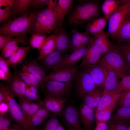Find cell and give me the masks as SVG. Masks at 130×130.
<instances>
[{
	"label": "cell",
	"instance_id": "53",
	"mask_svg": "<svg viewBox=\"0 0 130 130\" xmlns=\"http://www.w3.org/2000/svg\"><path fill=\"white\" fill-rule=\"evenodd\" d=\"M107 123L102 122L96 123V125L94 130H107Z\"/></svg>",
	"mask_w": 130,
	"mask_h": 130
},
{
	"label": "cell",
	"instance_id": "14",
	"mask_svg": "<svg viewBox=\"0 0 130 130\" xmlns=\"http://www.w3.org/2000/svg\"><path fill=\"white\" fill-rule=\"evenodd\" d=\"M78 110L80 120L84 127L86 130H91L94 123V110L83 102Z\"/></svg>",
	"mask_w": 130,
	"mask_h": 130
},
{
	"label": "cell",
	"instance_id": "52",
	"mask_svg": "<svg viewBox=\"0 0 130 130\" xmlns=\"http://www.w3.org/2000/svg\"><path fill=\"white\" fill-rule=\"evenodd\" d=\"M12 77L0 69V79L7 81L9 82L11 80Z\"/></svg>",
	"mask_w": 130,
	"mask_h": 130
},
{
	"label": "cell",
	"instance_id": "58",
	"mask_svg": "<svg viewBox=\"0 0 130 130\" xmlns=\"http://www.w3.org/2000/svg\"><path fill=\"white\" fill-rule=\"evenodd\" d=\"M126 65L127 72L130 74V63L127 64Z\"/></svg>",
	"mask_w": 130,
	"mask_h": 130
},
{
	"label": "cell",
	"instance_id": "34",
	"mask_svg": "<svg viewBox=\"0 0 130 130\" xmlns=\"http://www.w3.org/2000/svg\"><path fill=\"white\" fill-rule=\"evenodd\" d=\"M31 0H15L12 10V18L21 15L28 10Z\"/></svg>",
	"mask_w": 130,
	"mask_h": 130
},
{
	"label": "cell",
	"instance_id": "42",
	"mask_svg": "<svg viewBox=\"0 0 130 130\" xmlns=\"http://www.w3.org/2000/svg\"><path fill=\"white\" fill-rule=\"evenodd\" d=\"M116 89L121 94L130 90V74L122 78Z\"/></svg>",
	"mask_w": 130,
	"mask_h": 130
},
{
	"label": "cell",
	"instance_id": "16",
	"mask_svg": "<svg viewBox=\"0 0 130 130\" xmlns=\"http://www.w3.org/2000/svg\"><path fill=\"white\" fill-rule=\"evenodd\" d=\"M106 33L103 30L92 37V42L96 49L103 55L109 52L114 45L110 42Z\"/></svg>",
	"mask_w": 130,
	"mask_h": 130
},
{
	"label": "cell",
	"instance_id": "54",
	"mask_svg": "<svg viewBox=\"0 0 130 130\" xmlns=\"http://www.w3.org/2000/svg\"><path fill=\"white\" fill-rule=\"evenodd\" d=\"M0 114H6L8 111V106L7 104L5 103L0 104Z\"/></svg>",
	"mask_w": 130,
	"mask_h": 130
},
{
	"label": "cell",
	"instance_id": "6",
	"mask_svg": "<svg viewBox=\"0 0 130 130\" xmlns=\"http://www.w3.org/2000/svg\"><path fill=\"white\" fill-rule=\"evenodd\" d=\"M14 97L11 92L7 97L6 102L12 119L24 130H34L30 120L24 115Z\"/></svg>",
	"mask_w": 130,
	"mask_h": 130
},
{
	"label": "cell",
	"instance_id": "3",
	"mask_svg": "<svg viewBox=\"0 0 130 130\" xmlns=\"http://www.w3.org/2000/svg\"><path fill=\"white\" fill-rule=\"evenodd\" d=\"M98 5L93 1L81 2L70 11L69 22L74 25H82L94 20L99 13Z\"/></svg>",
	"mask_w": 130,
	"mask_h": 130
},
{
	"label": "cell",
	"instance_id": "20",
	"mask_svg": "<svg viewBox=\"0 0 130 130\" xmlns=\"http://www.w3.org/2000/svg\"><path fill=\"white\" fill-rule=\"evenodd\" d=\"M102 55L97 50L92 41L88 46L87 52L78 67L80 68L87 67L98 64L102 58Z\"/></svg>",
	"mask_w": 130,
	"mask_h": 130
},
{
	"label": "cell",
	"instance_id": "10",
	"mask_svg": "<svg viewBox=\"0 0 130 130\" xmlns=\"http://www.w3.org/2000/svg\"><path fill=\"white\" fill-rule=\"evenodd\" d=\"M79 68L76 65L52 71L45 78V82L54 80L63 82H71Z\"/></svg>",
	"mask_w": 130,
	"mask_h": 130
},
{
	"label": "cell",
	"instance_id": "24",
	"mask_svg": "<svg viewBox=\"0 0 130 130\" xmlns=\"http://www.w3.org/2000/svg\"><path fill=\"white\" fill-rule=\"evenodd\" d=\"M121 94L115 90L103 95L95 110L100 111L106 109L117 102Z\"/></svg>",
	"mask_w": 130,
	"mask_h": 130
},
{
	"label": "cell",
	"instance_id": "61",
	"mask_svg": "<svg viewBox=\"0 0 130 130\" xmlns=\"http://www.w3.org/2000/svg\"><path fill=\"white\" fill-rule=\"evenodd\" d=\"M0 130H8V128H7L5 129Z\"/></svg>",
	"mask_w": 130,
	"mask_h": 130
},
{
	"label": "cell",
	"instance_id": "44",
	"mask_svg": "<svg viewBox=\"0 0 130 130\" xmlns=\"http://www.w3.org/2000/svg\"><path fill=\"white\" fill-rule=\"evenodd\" d=\"M10 91L8 86L0 84V104L6 103L7 97L10 93Z\"/></svg>",
	"mask_w": 130,
	"mask_h": 130
},
{
	"label": "cell",
	"instance_id": "1",
	"mask_svg": "<svg viewBox=\"0 0 130 130\" xmlns=\"http://www.w3.org/2000/svg\"><path fill=\"white\" fill-rule=\"evenodd\" d=\"M57 3V0H49L46 8L37 12L29 33L44 34L58 28L55 14Z\"/></svg>",
	"mask_w": 130,
	"mask_h": 130
},
{
	"label": "cell",
	"instance_id": "45",
	"mask_svg": "<svg viewBox=\"0 0 130 130\" xmlns=\"http://www.w3.org/2000/svg\"><path fill=\"white\" fill-rule=\"evenodd\" d=\"M49 0H31L29 8L32 9L42 8L47 6Z\"/></svg>",
	"mask_w": 130,
	"mask_h": 130
},
{
	"label": "cell",
	"instance_id": "27",
	"mask_svg": "<svg viewBox=\"0 0 130 130\" xmlns=\"http://www.w3.org/2000/svg\"><path fill=\"white\" fill-rule=\"evenodd\" d=\"M51 115L50 111L44 106H41L30 119L34 130H38V127L48 119Z\"/></svg>",
	"mask_w": 130,
	"mask_h": 130
},
{
	"label": "cell",
	"instance_id": "7",
	"mask_svg": "<svg viewBox=\"0 0 130 130\" xmlns=\"http://www.w3.org/2000/svg\"><path fill=\"white\" fill-rule=\"evenodd\" d=\"M130 0H125L108 20V36L115 39L116 34L127 14Z\"/></svg>",
	"mask_w": 130,
	"mask_h": 130
},
{
	"label": "cell",
	"instance_id": "40",
	"mask_svg": "<svg viewBox=\"0 0 130 130\" xmlns=\"http://www.w3.org/2000/svg\"><path fill=\"white\" fill-rule=\"evenodd\" d=\"M107 123V130H128V127L130 124V123L122 121H109Z\"/></svg>",
	"mask_w": 130,
	"mask_h": 130
},
{
	"label": "cell",
	"instance_id": "21",
	"mask_svg": "<svg viewBox=\"0 0 130 130\" xmlns=\"http://www.w3.org/2000/svg\"><path fill=\"white\" fill-rule=\"evenodd\" d=\"M55 36V50L64 52L70 49L71 40L63 28L61 27L54 31Z\"/></svg>",
	"mask_w": 130,
	"mask_h": 130
},
{
	"label": "cell",
	"instance_id": "59",
	"mask_svg": "<svg viewBox=\"0 0 130 130\" xmlns=\"http://www.w3.org/2000/svg\"><path fill=\"white\" fill-rule=\"evenodd\" d=\"M127 15L130 17V6L128 10Z\"/></svg>",
	"mask_w": 130,
	"mask_h": 130
},
{
	"label": "cell",
	"instance_id": "51",
	"mask_svg": "<svg viewBox=\"0 0 130 130\" xmlns=\"http://www.w3.org/2000/svg\"><path fill=\"white\" fill-rule=\"evenodd\" d=\"M12 37L7 36L0 35V50L1 51L6 44L11 40Z\"/></svg>",
	"mask_w": 130,
	"mask_h": 130
},
{
	"label": "cell",
	"instance_id": "35",
	"mask_svg": "<svg viewBox=\"0 0 130 130\" xmlns=\"http://www.w3.org/2000/svg\"><path fill=\"white\" fill-rule=\"evenodd\" d=\"M109 121H122L130 123V106L119 108L116 112L112 115Z\"/></svg>",
	"mask_w": 130,
	"mask_h": 130
},
{
	"label": "cell",
	"instance_id": "41",
	"mask_svg": "<svg viewBox=\"0 0 130 130\" xmlns=\"http://www.w3.org/2000/svg\"><path fill=\"white\" fill-rule=\"evenodd\" d=\"M117 103L119 108L130 106V90L121 93Z\"/></svg>",
	"mask_w": 130,
	"mask_h": 130
},
{
	"label": "cell",
	"instance_id": "47",
	"mask_svg": "<svg viewBox=\"0 0 130 130\" xmlns=\"http://www.w3.org/2000/svg\"><path fill=\"white\" fill-rule=\"evenodd\" d=\"M25 98L32 101L35 100L38 102H39L42 101L39 94H36L32 92L27 86Z\"/></svg>",
	"mask_w": 130,
	"mask_h": 130
},
{
	"label": "cell",
	"instance_id": "13",
	"mask_svg": "<svg viewBox=\"0 0 130 130\" xmlns=\"http://www.w3.org/2000/svg\"><path fill=\"white\" fill-rule=\"evenodd\" d=\"M87 68L96 86L103 89L107 74L106 67L98 63Z\"/></svg>",
	"mask_w": 130,
	"mask_h": 130
},
{
	"label": "cell",
	"instance_id": "11",
	"mask_svg": "<svg viewBox=\"0 0 130 130\" xmlns=\"http://www.w3.org/2000/svg\"><path fill=\"white\" fill-rule=\"evenodd\" d=\"M88 46L82 47L70 54L66 55L52 71L76 65L85 55Z\"/></svg>",
	"mask_w": 130,
	"mask_h": 130
},
{
	"label": "cell",
	"instance_id": "37",
	"mask_svg": "<svg viewBox=\"0 0 130 130\" xmlns=\"http://www.w3.org/2000/svg\"><path fill=\"white\" fill-rule=\"evenodd\" d=\"M48 37L45 34H32L29 40L30 46L39 51L45 42Z\"/></svg>",
	"mask_w": 130,
	"mask_h": 130
},
{
	"label": "cell",
	"instance_id": "32",
	"mask_svg": "<svg viewBox=\"0 0 130 130\" xmlns=\"http://www.w3.org/2000/svg\"><path fill=\"white\" fill-rule=\"evenodd\" d=\"M125 0H106L102 3L101 9L108 20L111 16L117 9Z\"/></svg>",
	"mask_w": 130,
	"mask_h": 130
},
{
	"label": "cell",
	"instance_id": "38",
	"mask_svg": "<svg viewBox=\"0 0 130 130\" xmlns=\"http://www.w3.org/2000/svg\"><path fill=\"white\" fill-rule=\"evenodd\" d=\"M58 115L53 113L46 122L41 130H56L60 122Z\"/></svg>",
	"mask_w": 130,
	"mask_h": 130
},
{
	"label": "cell",
	"instance_id": "29",
	"mask_svg": "<svg viewBox=\"0 0 130 130\" xmlns=\"http://www.w3.org/2000/svg\"><path fill=\"white\" fill-rule=\"evenodd\" d=\"M103 95V89L97 87L82 98L83 102L95 110Z\"/></svg>",
	"mask_w": 130,
	"mask_h": 130
},
{
	"label": "cell",
	"instance_id": "12",
	"mask_svg": "<svg viewBox=\"0 0 130 130\" xmlns=\"http://www.w3.org/2000/svg\"><path fill=\"white\" fill-rule=\"evenodd\" d=\"M71 33L70 50L72 53L82 47L88 46L92 41V37L85 32H82L74 29Z\"/></svg>",
	"mask_w": 130,
	"mask_h": 130
},
{
	"label": "cell",
	"instance_id": "19",
	"mask_svg": "<svg viewBox=\"0 0 130 130\" xmlns=\"http://www.w3.org/2000/svg\"><path fill=\"white\" fill-rule=\"evenodd\" d=\"M72 0H58L55 11L58 28L61 27L65 16L72 9Z\"/></svg>",
	"mask_w": 130,
	"mask_h": 130
},
{
	"label": "cell",
	"instance_id": "31",
	"mask_svg": "<svg viewBox=\"0 0 130 130\" xmlns=\"http://www.w3.org/2000/svg\"><path fill=\"white\" fill-rule=\"evenodd\" d=\"M64 52L54 50L44 57L42 60L45 65L52 71L66 56Z\"/></svg>",
	"mask_w": 130,
	"mask_h": 130
},
{
	"label": "cell",
	"instance_id": "36",
	"mask_svg": "<svg viewBox=\"0 0 130 130\" xmlns=\"http://www.w3.org/2000/svg\"><path fill=\"white\" fill-rule=\"evenodd\" d=\"M117 102L115 103L109 108L105 110L100 111L95 110V116L96 123L102 122L107 123L109 121Z\"/></svg>",
	"mask_w": 130,
	"mask_h": 130
},
{
	"label": "cell",
	"instance_id": "49",
	"mask_svg": "<svg viewBox=\"0 0 130 130\" xmlns=\"http://www.w3.org/2000/svg\"><path fill=\"white\" fill-rule=\"evenodd\" d=\"M0 69L9 75L11 76L8 65L5 61V60L0 56Z\"/></svg>",
	"mask_w": 130,
	"mask_h": 130
},
{
	"label": "cell",
	"instance_id": "56",
	"mask_svg": "<svg viewBox=\"0 0 130 130\" xmlns=\"http://www.w3.org/2000/svg\"><path fill=\"white\" fill-rule=\"evenodd\" d=\"M30 90L32 92L35 94H38V89L32 86H29L27 85Z\"/></svg>",
	"mask_w": 130,
	"mask_h": 130
},
{
	"label": "cell",
	"instance_id": "4",
	"mask_svg": "<svg viewBox=\"0 0 130 130\" xmlns=\"http://www.w3.org/2000/svg\"><path fill=\"white\" fill-rule=\"evenodd\" d=\"M99 64L109 65L119 78H123L127 72L125 62L117 45L103 55Z\"/></svg>",
	"mask_w": 130,
	"mask_h": 130
},
{
	"label": "cell",
	"instance_id": "2",
	"mask_svg": "<svg viewBox=\"0 0 130 130\" xmlns=\"http://www.w3.org/2000/svg\"><path fill=\"white\" fill-rule=\"evenodd\" d=\"M37 13L28 10L20 17L10 20L0 27V35L12 37L24 36L28 33Z\"/></svg>",
	"mask_w": 130,
	"mask_h": 130
},
{
	"label": "cell",
	"instance_id": "55",
	"mask_svg": "<svg viewBox=\"0 0 130 130\" xmlns=\"http://www.w3.org/2000/svg\"><path fill=\"white\" fill-rule=\"evenodd\" d=\"M7 128L8 130H24L20 126L12 121Z\"/></svg>",
	"mask_w": 130,
	"mask_h": 130
},
{
	"label": "cell",
	"instance_id": "30",
	"mask_svg": "<svg viewBox=\"0 0 130 130\" xmlns=\"http://www.w3.org/2000/svg\"><path fill=\"white\" fill-rule=\"evenodd\" d=\"M115 39L119 43L130 41V17L127 15L119 28Z\"/></svg>",
	"mask_w": 130,
	"mask_h": 130
},
{
	"label": "cell",
	"instance_id": "57",
	"mask_svg": "<svg viewBox=\"0 0 130 130\" xmlns=\"http://www.w3.org/2000/svg\"><path fill=\"white\" fill-rule=\"evenodd\" d=\"M56 130H66L65 128L60 122Z\"/></svg>",
	"mask_w": 130,
	"mask_h": 130
},
{
	"label": "cell",
	"instance_id": "43",
	"mask_svg": "<svg viewBox=\"0 0 130 130\" xmlns=\"http://www.w3.org/2000/svg\"><path fill=\"white\" fill-rule=\"evenodd\" d=\"M12 10V8L6 7L0 8V23H6L10 20L11 17Z\"/></svg>",
	"mask_w": 130,
	"mask_h": 130
},
{
	"label": "cell",
	"instance_id": "17",
	"mask_svg": "<svg viewBox=\"0 0 130 130\" xmlns=\"http://www.w3.org/2000/svg\"><path fill=\"white\" fill-rule=\"evenodd\" d=\"M68 98H60L45 96L42 100L43 106L53 113L58 115L61 113L65 107Z\"/></svg>",
	"mask_w": 130,
	"mask_h": 130
},
{
	"label": "cell",
	"instance_id": "48",
	"mask_svg": "<svg viewBox=\"0 0 130 130\" xmlns=\"http://www.w3.org/2000/svg\"><path fill=\"white\" fill-rule=\"evenodd\" d=\"M20 78L28 86H32L29 78L25 70L22 68V70L17 73Z\"/></svg>",
	"mask_w": 130,
	"mask_h": 130
},
{
	"label": "cell",
	"instance_id": "28",
	"mask_svg": "<svg viewBox=\"0 0 130 130\" xmlns=\"http://www.w3.org/2000/svg\"><path fill=\"white\" fill-rule=\"evenodd\" d=\"M105 16L95 19L88 22L85 27L86 33L95 35L103 30L105 26L107 20Z\"/></svg>",
	"mask_w": 130,
	"mask_h": 130
},
{
	"label": "cell",
	"instance_id": "8",
	"mask_svg": "<svg viewBox=\"0 0 130 130\" xmlns=\"http://www.w3.org/2000/svg\"><path fill=\"white\" fill-rule=\"evenodd\" d=\"M44 86L45 96L60 98H68L72 88V82L64 83L54 80L46 82Z\"/></svg>",
	"mask_w": 130,
	"mask_h": 130
},
{
	"label": "cell",
	"instance_id": "18",
	"mask_svg": "<svg viewBox=\"0 0 130 130\" xmlns=\"http://www.w3.org/2000/svg\"><path fill=\"white\" fill-rule=\"evenodd\" d=\"M19 43L26 45L28 44L27 39L25 36L12 38L4 46L0 56L5 60L7 59L20 48L18 45Z\"/></svg>",
	"mask_w": 130,
	"mask_h": 130
},
{
	"label": "cell",
	"instance_id": "46",
	"mask_svg": "<svg viewBox=\"0 0 130 130\" xmlns=\"http://www.w3.org/2000/svg\"><path fill=\"white\" fill-rule=\"evenodd\" d=\"M11 122L6 114H0V130L7 128L9 126Z\"/></svg>",
	"mask_w": 130,
	"mask_h": 130
},
{
	"label": "cell",
	"instance_id": "50",
	"mask_svg": "<svg viewBox=\"0 0 130 130\" xmlns=\"http://www.w3.org/2000/svg\"><path fill=\"white\" fill-rule=\"evenodd\" d=\"M15 0H0V8L4 6L13 9Z\"/></svg>",
	"mask_w": 130,
	"mask_h": 130
},
{
	"label": "cell",
	"instance_id": "60",
	"mask_svg": "<svg viewBox=\"0 0 130 130\" xmlns=\"http://www.w3.org/2000/svg\"><path fill=\"white\" fill-rule=\"evenodd\" d=\"M128 130H130V124L128 127Z\"/></svg>",
	"mask_w": 130,
	"mask_h": 130
},
{
	"label": "cell",
	"instance_id": "22",
	"mask_svg": "<svg viewBox=\"0 0 130 130\" xmlns=\"http://www.w3.org/2000/svg\"><path fill=\"white\" fill-rule=\"evenodd\" d=\"M23 67L36 78L39 83L41 88L43 89L45 84L44 80L47 76L45 69L34 61L27 62Z\"/></svg>",
	"mask_w": 130,
	"mask_h": 130
},
{
	"label": "cell",
	"instance_id": "15",
	"mask_svg": "<svg viewBox=\"0 0 130 130\" xmlns=\"http://www.w3.org/2000/svg\"><path fill=\"white\" fill-rule=\"evenodd\" d=\"M8 86L10 91L18 99L25 98L27 88L26 84L15 73Z\"/></svg>",
	"mask_w": 130,
	"mask_h": 130
},
{
	"label": "cell",
	"instance_id": "25",
	"mask_svg": "<svg viewBox=\"0 0 130 130\" xmlns=\"http://www.w3.org/2000/svg\"><path fill=\"white\" fill-rule=\"evenodd\" d=\"M104 66L107 69V74L103 89V95L114 90L119 82V78L112 68L108 65Z\"/></svg>",
	"mask_w": 130,
	"mask_h": 130
},
{
	"label": "cell",
	"instance_id": "9",
	"mask_svg": "<svg viewBox=\"0 0 130 130\" xmlns=\"http://www.w3.org/2000/svg\"><path fill=\"white\" fill-rule=\"evenodd\" d=\"M64 124L70 130H82L80 123L78 110L72 102L65 105L60 114Z\"/></svg>",
	"mask_w": 130,
	"mask_h": 130
},
{
	"label": "cell",
	"instance_id": "33",
	"mask_svg": "<svg viewBox=\"0 0 130 130\" xmlns=\"http://www.w3.org/2000/svg\"><path fill=\"white\" fill-rule=\"evenodd\" d=\"M55 36L53 34L48 37L39 51V55L37 59L42 60L46 56L55 50Z\"/></svg>",
	"mask_w": 130,
	"mask_h": 130
},
{
	"label": "cell",
	"instance_id": "5",
	"mask_svg": "<svg viewBox=\"0 0 130 130\" xmlns=\"http://www.w3.org/2000/svg\"><path fill=\"white\" fill-rule=\"evenodd\" d=\"M79 69L74 77L75 91L77 96L83 98L97 87L87 67Z\"/></svg>",
	"mask_w": 130,
	"mask_h": 130
},
{
	"label": "cell",
	"instance_id": "26",
	"mask_svg": "<svg viewBox=\"0 0 130 130\" xmlns=\"http://www.w3.org/2000/svg\"><path fill=\"white\" fill-rule=\"evenodd\" d=\"M30 49L29 46L20 47L5 61L8 65H10L15 70L17 65L21 63Z\"/></svg>",
	"mask_w": 130,
	"mask_h": 130
},
{
	"label": "cell",
	"instance_id": "39",
	"mask_svg": "<svg viewBox=\"0 0 130 130\" xmlns=\"http://www.w3.org/2000/svg\"><path fill=\"white\" fill-rule=\"evenodd\" d=\"M125 61L130 63V41L117 44Z\"/></svg>",
	"mask_w": 130,
	"mask_h": 130
},
{
	"label": "cell",
	"instance_id": "23",
	"mask_svg": "<svg viewBox=\"0 0 130 130\" xmlns=\"http://www.w3.org/2000/svg\"><path fill=\"white\" fill-rule=\"evenodd\" d=\"M19 101V104L23 113L30 120L32 116L43 106L42 100L39 102H34L24 98Z\"/></svg>",
	"mask_w": 130,
	"mask_h": 130
}]
</instances>
